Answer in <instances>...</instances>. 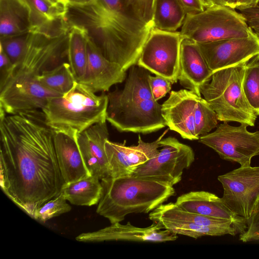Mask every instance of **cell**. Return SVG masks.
<instances>
[{
    "instance_id": "obj_1",
    "label": "cell",
    "mask_w": 259,
    "mask_h": 259,
    "mask_svg": "<svg viewBox=\"0 0 259 259\" xmlns=\"http://www.w3.org/2000/svg\"><path fill=\"white\" fill-rule=\"evenodd\" d=\"M0 185L5 195L32 218L35 210L61 193L54 131L42 110L0 117Z\"/></svg>"
},
{
    "instance_id": "obj_2",
    "label": "cell",
    "mask_w": 259,
    "mask_h": 259,
    "mask_svg": "<svg viewBox=\"0 0 259 259\" xmlns=\"http://www.w3.org/2000/svg\"><path fill=\"white\" fill-rule=\"evenodd\" d=\"M66 18L69 27H82L102 55L125 71L137 64L153 28L130 14L122 0H96L84 6L68 5Z\"/></svg>"
},
{
    "instance_id": "obj_3",
    "label": "cell",
    "mask_w": 259,
    "mask_h": 259,
    "mask_svg": "<svg viewBox=\"0 0 259 259\" xmlns=\"http://www.w3.org/2000/svg\"><path fill=\"white\" fill-rule=\"evenodd\" d=\"M149 72L133 66L124 88L107 94L106 120L118 131L146 134L166 126L162 105L153 98Z\"/></svg>"
},
{
    "instance_id": "obj_4",
    "label": "cell",
    "mask_w": 259,
    "mask_h": 259,
    "mask_svg": "<svg viewBox=\"0 0 259 259\" xmlns=\"http://www.w3.org/2000/svg\"><path fill=\"white\" fill-rule=\"evenodd\" d=\"M101 181L102 192L97 212L111 224L121 222L131 213L151 212L176 194L168 184L132 175Z\"/></svg>"
},
{
    "instance_id": "obj_5",
    "label": "cell",
    "mask_w": 259,
    "mask_h": 259,
    "mask_svg": "<svg viewBox=\"0 0 259 259\" xmlns=\"http://www.w3.org/2000/svg\"><path fill=\"white\" fill-rule=\"evenodd\" d=\"M107 95L98 96L77 82L66 94L52 98L41 109L48 125L55 133L76 136L90 126L106 121Z\"/></svg>"
},
{
    "instance_id": "obj_6",
    "label": "cell",
    "mask_w": 259,
    "mask_h": 259,
    "mask_svg": "<svg viewBox=\"0 0 259 259\" xmlns=\"http://www.w3.org/2000/svg\"><path fill=\"white\" fill-rule=\"evenodd\" d=\"M247 62L213 72L199 88L201 95L217 114L219 121H235L253 126L257 118L243 89Z\"/></svg>"
},
{
    "instance_id": "obj_7",
    "label": "cell",
    "mask_w": 259,
    "mask_h": 259,
    "mask_svg": "<svg viewBox=\"0 0 259 259\" xmlns=\"http://www.w3.org/2000/svg\"><path fill=\"white\" fill-rule=\"evenodd\" d=\"M253 31L244 17L234 9L218 6L187 15L181 30L183 37L197 43L248 36Z\"/></svg>"
},
{
    "instance_id": "obj_8",
    "label": "cell",
    "mask_w": 259,
    "mask_h": 259,
    "mask_svg": "<svg viewBox=\"0 0 259 259\" xmlns=\"http://www.w3.org/2000/svg\"><path fill=\"white\" fill-rule=\"evenodd\" d=\"M247 126L244 123L232 126L224 122L214 132L200 136L198 140L224 160L241 166H250L252 158L259 155V131L249 132Z\"/></svg>"
},
{
    "instance_id": "obj_9",
    "label": "cell",
    "mask_w": 259,
    "mask_h": 259,
    "mask_svg": "<svg viewBox=\"0 0 259 259\" xmlns=\"http://www.w3.org/2000/svg\"><path fill=\"white\" fill-rule=\"evenodd\" d=\"M161 149L153 158L139 165L132 176L153 179L174 186L182 180L184 169L195 160L193 149L169 137L160 141Z\"/></svg>"
},
{
    "instance_id": "obj_10",
    "label": "cell",
    "mask_w": 259,
    "mask_h": 259,
    "mask_svg": "<svg viewBox=\"0 0 259 259\" xmlns=\"http://www.w3.org/2000/svg\"><path fill=\"white\" fill-rule=\"evenodd\" d=\"M182 36L180 32L153 28L144 45L137 65L177 82Z\"/></svg>"
},
{
    "instance_id": "obj_11",
    "label": "cell",
    "mask_w": 259,
    "mask_h": 259,
    "mask_svg": "<svg viewBox=\"0 0 259 259\" xmlns=\"http://www.w3.org/2000/svg\"><path fill=\"white\" fill-rule=\"evenodd\" d=\"M218 180L224 189L221 198L225 206L247 222L259 196V166H240Z\"/></svg>"
},
{
    "instance_id": "obj_12",
    "label": "cell",
    "mask_w": 259,
    "mask_h": 259,
    "mask_svg": "<svg viewBox=\"0 0 259 259\" xmlns=\"http://www.w3.org/2000/svg\"><path fill=\"white\" fill-rule=\"evenodd\" d=\"M197 44L213 72L247 62L259 54V37L254 31L246 37Z\"/></svg>"
},
{
    "instance_id": "obj_13",
    "label": "cell",
    "mask_w": 259,
    "mask_h": 259,
    "mask_svg": "<svg viewBox=\"0 0 259 259\" xmlns=\"http://www.w3.org/2000/svg\"><path fill=\"white\" fill-rule=\"evenodd\" d=\"M168 130L155 141L148 143L143 141L140 135L138 145L127 146L125 141L122 143L107 140L105 151L108 161L109 177L117 178L132 176L140 165L156 156L160 148V141Z\"/></svg>"
},
{
    "instance_id": "obj_14",
    "label": "cell",
    "mask_w": 259,
    "mask_h": 259,
    "mask_svg": "<svg viewBox=\"0 0 259 259\" xmlns=\"http://www.w3.org/2000/svg\"><path fill=\"white\" fill-rule=\"evenodd\" d=\"M178 236L163 229L158 222H153L150 226L141 228L132 225L130 222L121 224L119 222L98 231L81 233L76 240L84 242H99L109 241H129L136 242H164L173 241Z\"/></svg>"
},
{
    "instance_id": "obj_15",
    "label": "cell",
    "mask_w": 259,
    "mask_h": 259,
    "mask_svg": "<svg viewBox=\"0 0 259 259\" xmlns=\"http://www.w3.org/2000/svg\"><path fill=\"white\" fill-rule=\"evenodd\" d=\"M29 15V32L50 37L68 33V5L63 0H23Z\"/></svg>"
},
{
    "instance_id": "obj_16",
    "label": "cell",
    "mask_w": 259,
    "mask_h": 259,
    "mask_svg": "<svg viewBox=\"0 0 259 259\" xmlns=\"http://www.w3.org/2000/svg\"><path fill=\"white\" fill-rule=\"evenodd\" d=\"M197 95L187 89L172 91L162 104V114L166 125L183 138L189 140L199 139L195 118Z\"/></svg>"
},
{
    "instance_id": "obj_17",
    "label": "cell",
    "mask_w": 259,
    "mask_h": 259,
    "mask_svg": "<svg viewBox=\"0 0 259 259\" xmlns=\"http://www.w3.org/2000/svg\"><path fill=\"white\" fill-rule=\"evenodd\" d=\"M108 137L106 121L96 123L75 137L90 174L100 180L109 177V164L105 148Z\"/></svg>"
},
{
    "instance_id": "obj_18",
    "label": "cell",
    "mask_w": 259,
    "mask_h": 259,
    "mask_svg": "<svg viewBox=\"0 0 259 259\" xmlns=\"http://www.w3.org/2000/svg\"><path fill=\"white\" fill-rule=\"evenodd\" d=\"M125 77V71L120 65L107 59L88 36L86 68L78 82L96 93L108 91L113 85L122 82Z\"/></svg>"
},
{
    "instance_id": "obj_19",
    "label": "cell",
    "mask_w": 259,
    "mask_h": 259,
    "mask_svg": "<svg viewBox=\"0 0 259 259\" xmlns=\"http://www.w3.org/2000/svg\"><path fill=\"white\" fill-rule=\"evenodd\" d=\"M212 73L198 44L182 36L178 75L181 84L201 96L199 88L210 79Z\"/></svg>"
},
{
    "instance_id": "obj_20",
    "label": "cell",
    "mask_w": 259,
    "mask_h": 259,
    "mask_svg": "<svg viewBox=\"0 0 259 259\" xmlns=\"http://www.w3.org/2000/svg\"><path fill=\"white\" fill-rule=\"evenodd\" d=\"M175 203L190 212L231 221L239 234L247 229L246 220L233 213L222 198L213 193L205 191H191L178 197Z\"/></svg>"
},
{
    "instance_id": "obj_21",
    "label": "cell",
    "mask_w": 259,
    "mask_h": 259,
    "mask_svg": "<svg viewBox=\"0 0 259 259\" xmlns=\"http://www.w3.org/2000/svg\"><path fill=\"white\" fill-rule=\"evenodd\" d=\"M54 133L56 156L65 185L91 176L75 139L65 134Z\"/></svg>"
},
{
    "instance_id": "obj_22",
    "label": "cell",
    "mask_w": 259,
    "mask_h": 259,
    "mask_svg": "<svg viewBox=\"0 0 259 259\" xmlns=\"http://www.w3.org/2000/svg\"><path fill=\"white\" fill-rule=\"evenodd\" d=\"M28 9L23 0H0V35L8 37L29 32Z\"/></svg>"
},
{
    "instance_id": "obj_23",
    "label": "cell",
    "mask_w": 259,
    "mask_h": 259,
    "mask_svg": "<svg viewBox=\"0 0 259 259\" xmlns=\"http://www.w3.org/2000/svg\"><path fill=\"white\" fill-rule=\"evenodd\" d=\"M102 192L100 179L89 176L65 185L61 193L70 203L90 206L99 203Z\"/></svg>"
},
{
    "instance_id": "obj_24",
    "label": "cell",
    "mask_w": 259,
    "mask_h": 259,
    "mask_svg": "<svg viewBox=\"0 0 259 259\" xmlns=\"http://www.w3.org/2000/svg\"><path fill=\"white\" fill-rule=\"evenodd\" d=\"M152 221L159 223L163 229L176 234L185 235L195 239L205 236H235L239 233L233 224L223 226H205L188 222L163 218H156Z\"/></svg>"
},
{
    "instance_id": "obj_25",
    "label": "cell",
    "mask_w": 259,
    "mask_h": 259,
    "mask_svg": "<svg viewBox=\"0 0 259 259\" xmlns=\"http://www.w3.org/2000/svg\"><path fill=\"white\" fill-rule=\"evenodd\" d=\"M88 35L81 27L72 25L68 32L67 62L78 82L83 76L87 62Z\"/></svg>"
},
{
    "instance_id": "obj_26",
    "label": "cell",
    "mask_w": 259,
    "mask_h": 259,
    "mask_svg": "<svg viewBox=\"0 0 259 259\" xmlns=\"http://www.w3.org/2000/svg\"><path fill=\"white\" fill-rule=\"evenodd\" d=\"M179 0H155L153 28L167 31H176L182 26L186 16Z\"/></svg>"
},
{
    "instance_id": "obj_27",
    "label": "cell",
    "mask_w": 259,
    "mask_h": 259,
    "mask_svg": "<svg viewBox=\"0 0 259 259\" xmlns=\"http://www.w3.org/2000/svg\"><path fill=\"white\" fill-rule=\"evenodd\" d=\"M37 79L42 87L61 95L69 92L77 82L68 62L43 71Z\"/></svg>"
},
{
    "instance_id": "obj_28",
    "label": "cell",
    "mask_w": 259,
    "mask_h": 259,
    "mask_svg": "<svg viewBox=\"0 0 259 259\" xmlns=\"http://www.w3.org/2000/svg\"><path fill=\"white\" fill-rule=\"evenodd\" d=\"M243 89L249 104L256 115H259V54L246 63Z\"/></svg>"
},
{
    "instance_id": "obj_29",
    "label": "cell",
    "mask_w": 259,
    "mask_h": 259,
    "mask_svg": "<svg viewBox=\"0 0 259 259\" xmlns=\"http://www.w3.org/2000/svg\"><path fill=\"white\" fill-rule=\"evenodd\" d=\"M195 118L196 134L199 137L209 133L218 124L216 113L201 96L196 97Z\"/></svg>"
},
{
    "instance_id": "obj_30",
    "label": "cell",
    "mask_w": 259,
    "mask_h": 259,
    "mask_svg": "<svg viewBox=\"0 0 259 259\" xmlns=\"http://www.w3.org/2000/svg\"><path fill=\"white\" fill-rule=\"evenodd\" d=\"M30 32L1 38V48L15 67L23 58L27 45Z\"/></svg>"
},
{
    "instance_id": "obj_31",
    "label": "cell",
    "mask_w": 259,
    "mask_h": 259,
    "mask_svg": "<svg viewBox=\"0 0 259 259\" xmlns=\"http://www.w3.org/2000/svg\"><path fill=\"white\" fill-rule=\"evenodd\" d=\"M66 201L61 193L60 195L49 200L36 209L32 218L45 223L54 217L69 212L71 207Z\"/></svg>"
},
{
    "instance_id": "obj_32",
    "label": "cell",
    "mask_w": 259,
    "mask_h": 259,
    "mask_svg": "<svg viewBox=\"0 0 259 259\" xmlns=\"http://www.w3.org/2000/svg\"><path fill=\"white\" fill-rule=\"evenodd\" d=\"M125 8L136 19L152 27L155 0H122Z\"/></svg>"
},
{
    "instance_id": "obj_33",
    "label": "cell",
    "mask_w": 259,
    "mask_h": 259,
    "mask_svg": "<svg viewBox=\"0 0 259 259\" xmlns=\"http://www.w3.org/2000/svg\"><path fill=\"white\" fill-rule=\"evenodd\" d=\"M243 242L259 241V196L256 200L251 217L247 222V229L239 235Z\"/></svg>"
},
{
    "instance_id": "obj_34",
    "label": "cell",
    "mask_w": 259,
    "mask_h": 259,
    "mask_svg": "<svg viewBox=\"0 0 259 259\" xmlns=\"http://www.w3.org/2000/svg\"><path fill=\"white\" fill-rule=\"evenodd\" d=\"M149 83L153 99L158 101L166 95L171 90V82L159 75H150Z\"/></svg>"
},
{
    "instance_id": "obj_35",
    "label": "cell",
    "mask_w": 259,
    "mask_h": 259,
    "mask_svg": "<svg viewBox=\"0 0 259 259\" xmlns=\"http://www.w3.org/2000/svg\"><path fill=\"white\" fill-rule=\"evenodd\" d=\"M0 60V89H1L12 77L15 66L1 48Z\"/></svg>"
},
{
    "instance_id": "obj_36",
    "label": "cell",
    "mask_w": 259,
    "mask_h": 259,
    "mask_svg": "<svg viewBox=\"0 0 259 259\" xmlns=\"http://www.w3.org/2000/svg\"><path fill=\"white\" fill-rule=\"evenodd\" d=\"M236 9L244 17L249 26L259 37V4L255 7Z\"/></svg>"
},
{
    "instance_id": "obj_37",
    "label": "cell",
    "mask_w": 259,
    "mask_h": 259,
    "mask_svg": "<svg viewBox=\"0 0 259 259\" xmlns=\"http://www.w3.org/2000/svg\"><path fill=\"white\" fill-rule=\"evenodd\" d=\"M186 15H193L203 11L205 9L200 0H179Z\"/></svg>"
},
{
    "instance_id": "obj_38",
    "label": "cell",
    "mask_w": 259,
    "mask_h": 259,
    "mask_svg": "<svg viewBox=\"0 0 259 259\" xmlns=\"http://www.w3.org/2000/svg\"><path fill=\"white\" fill-rule=\"evenodd\" d=\"M259 3V0H231L228 7L236 9L238 8L255 7Z\"/></svg>"
},
{
    "instance_id": "obj_39",
    "label": "cell",
    "mask_w": 259,
    "mask_h": 259,
    "mask_svg": "<svg viewBox=\"0 0 259 259\" xmlns=\"http://www.w3.org/2000/svg\"><path fill=\"white\" fill-rule=\"evenodd\" d=\"M205 9L218 6H227L229 0H200Z\"/></svg>"
},
{
    "instance_id": "obj_40",
    "label": "cell",
    "mask_w": 259,
    "mask_h": 259,
    "mask_svg": "<svg viewBox=\"0 0 259 259\" xmlns=\"http://www.w3.org/2000/svg\"><path fill=\"white\" fill-rule=\"evenodd\" d=\"M67 5L84 6L95 2L96 0H63Z\"/></svg>"
},
{
    "instance_id": "obj_41",
    "label": "cell",
    "mask_w": 259,
    "mask_h": 259,
    "mask_svg": "<svg viewBox=\"0 0 259 259\" xmlns=\"http://www.w3.org/2000/svg\"><path fill=\"white\" fill-rule=\"evenodd\" d=\"M231 1V0H229V2H228V4L227 7H228V6H229V4L230 3Z\"/></svg>"
}]
</instances>
